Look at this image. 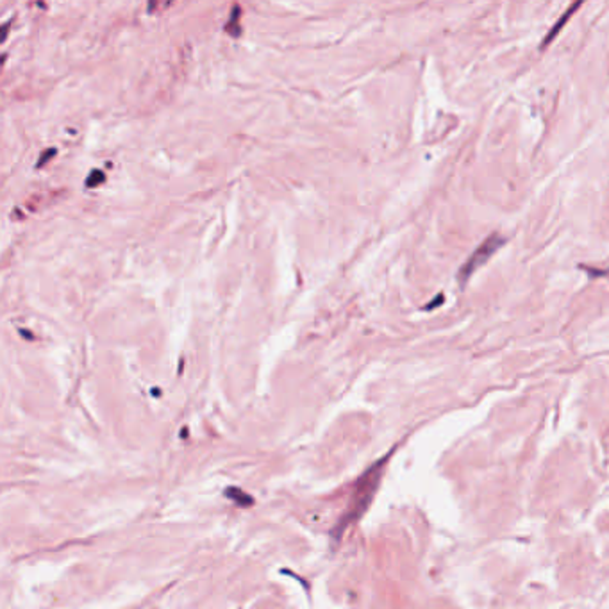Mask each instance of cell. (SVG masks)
Masks as SVG:
<instances>
[{
  "instance_id": "obj_1",
  "label": "cell",
  "mask_w": 609,
  "mask_h": 609,
  "mask_svg": "<svg viewBox=\"0 0 609 609\" xmlns=\"http://www.w3.org/2000/svg\"><path fill=\"white\" fill-rule=\"evenodd\" d=\"M502 243H504V240L499 236V234H491L488 240H484V242L481 243V247H479V249L472 254V258L468 259V263H466V265L461 268V275H459V277H461V281H463V279L466 281V279L474 274L477 266L484 265V263L488 261V258H490V256H493L495 250L502 247Z\"/></svg>"
},
{
  "instance_id": "obj_2",
  "label": "cell",
  "mask_w": 609,
  "mask_h": 609,
  "mask_svg": "<svg viewBox=\"0 0 609 609\" xmlns=\"http://www.w3.org/2000/svg\"><path fill=\"white\" fill-rule=\"evenodd\" d=\"M579 6H580V4H572V8H570V9H568V11L564 13V17H563V18H561V20H559V22H557V24H556V25H554V29H552V33H548V36H547V38H545V40H543V47H545V45H547L548 41H550V40H552V38L556 36V34H557V33H559V29H561V25H563V24H566V20H568V18H570V15H572V13H573V11H575V9H577V8H579Z\"/></svg>"
},
{
  "instance_id": "obj_3",
  "label": "cell",
  "mask_w": 609,
  "mask_h": 609,
  "mask_svg": "<svg viewBox=\"0 0 609 609\" xmlns=\"http://www.w3.org/2000/svg\"><path fill=\"white\" fill-rule=\"evenodd\" d=\"M104 179H106V175H104L102 170H93V172L90 173V177H88L86 186L88 188H97L98 184L104 182Z\"/></svg>"
},
{
  "instance_id": "obj_4",
  "label": "cell",
  "mask_w": 609,
  "mask_h": 609,
  "mask_svg": "<svg viewBox=\"0 0 609 609\" xmlns=\"http://www.w3.org/2000/svg\"><path fill=\"white\" fill-rule=\"evenodd\" d=\"M238 18H240V8H238V6H234L233 22H231V24H227V33H233L234 36H236V31H234V29H240V27H238Z\"/></svg>"
},
{
  "instance_id": "obj_5",
  "label": "cell",
  "mask_w": 609,
  "mask_h": 609,
  "mask_svg": "<svg viewBox=\"0 0 609 609\" xmlns=\"http://www.w3.org/2000/svg\"><path fill=\"white\" fill-rule=\"evenodd\" d=\"M52 154H56V150H54V148H50V150H49V152H47V154H45V155L41 154V159H40V163H38V166H41V164H43V163H47V161H49V159H50L49 155H52Z\"/></svg>"
},
{
  "instance_id": "obj_6",
  "label": "cell",
  "mask_w": 609,
  "mask_h": 609,
  "mask_svg": "<svg viewBox=\"0 0 609 609\" xmlns=\"http://www.w3.org/2000/svg\"><path fill=\"white\" fill-rule=\"evenodd\" d=\"M168 6H170L168 2H164V4H154V2H152V4H148V9H150V11H152V9H155V8H157V9H164V8H168Z\"/></svg>"
}]
</instances>
